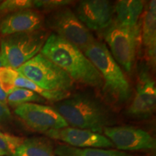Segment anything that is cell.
I'll return each instance as SVG.
<instances>
[{
  "label": "cell",
  "instance_id": "obj_8",
  "mask_svg": "<svg viewBox=\"0 0 156 156\" xmlns=\"http://www.w3.org/2000/svg\"><path fill=\"white\" fill-rule=\"evenodd\" d=\"M15 114L31 129L44 133L69 126L54 107L40 103H28L20 105L15 107Z\"/></svg>",
  "mask_w": 156,
  "mask_h": 156
},
{
  "label": "cell",
  "instance_id": "obj_15",
  "mask_svg": "<svg viewBox=\"0 0 156 156\" xmlns=\"http://www.w3.org/2000/svg\"><path fill=\"white\" fill-rule=\"evenodd\" d=\"M144 8L145 4L141 0H119L114 5V20L125 26H136Z\"/></svg>",
  "mask_w": 156,
  "mask_h": 156
},
{
  "label": "cell",
  "instance_id": "obj_7",
  "mask_svg": "<svg viewBox=\"0 0 156 156\" xmlns=\"http://www.w3.org/2000/svg\"><path fill=\"white\" fill-rule=\"evenodd\" d=\"M44 25L52 34L83 51L96 39L69 7H64L50 12L44 20Z\"/></svg>",
  "mask_w": 156,
  "mask_h": 156
},
{
  "label": "cell",
  "instance_id": "obj_20",
  "mask_svg": "<svg viewBox=\"0 0 156 156\" xmlns=\"http://www.w3.org/2000/svg\"><path fill=\"white\" fill-rule=\"evenodd\" d=\"M24 139L0 131V156H12Z\"/></svg>",
  "mask_w": 156,
  "mask_h": 156
},
{
  "label": "cell",
  "instance_id": "obj_22",
  "mask_svg": "<svg viewBox=\"0 0 156 156\" xmlns=\"http://www.w3.org/2000/svg\"><path fill=\"white\" fill-rule=\"evenodd\" d=\"M72 2H73L69 0H34V6L37 11L50 13L67 7Z\"/></svg>",
  "mask_w": 156,
  "mask_h": 156
},
{
  "label": "cell",
  "instance_id": "obj_27",
  "mask_svg": "<svg viewBox=\"0 0 156 156\" xmlns=\"http://www.w3.org/2000/svg\"><path fill=\"white\" fill-rule=\"evenodd\" d=\"M2 2V1H0V2Z\"/></svg>",
  "mask_w": 156,
  "mask_h": 156
},
{
  "label": "cell",
  "instance_id": "obj_14",
  "mask_svg": "<svg viewBox=\"0 0 156 156\" xmlns=\"http://www.w3.org/2000/svg\"><path fill=\"white\" fill-rule=\"evenodd\" d=\"M142 19V41L146 56L151 65L156 60V1L152 0L146 5Z\"/></svg>",
  "mask_w": 156,
  "mask_h": 156
},
{
  "label": "cell",
  "instance_id": "obj_24",
  "mask_svg": "<svg viewBox=\"0 0 156 156\" xmlns=\"http://www.w3.org/2000/svg\"><path fill=\"white\" fill-rule=\"evenodd\" d=\"M12 119V114L7 105L0 101V125L8 123Z\"/></svg>",
  "mask_w": 156,
  "mask_h": 156
},
{
  "label": "cell",
  "instance_id": "obj_3",
  "mask_svg": "<svg viewBox=\"0 0 156 156\" xmlns=\"http://www.w3.org/2000/svg\"><path fill=\"white\" fill-rule=\"evenodd\" d=\"M83 53L101 74L102 90L106 98L119 105L127 102L132 93L131 85L106 45L95 40Z\"/></svg>",
  "mask_w": 156,
  "mask_h": 156
},
{
  "label": "cell",
  "instance_id": "obj_9",
  "mask_svg": "<svg viewBox=\"0 0 156 156\" xmlns=\"http://www.w3.org/2000/svg\"><path fill=\"white\" fill-rule=\"evenodd\" d=\"M103 133L120 151H150L156 147L155 139L149 132L134 126H108Z\"/></svg>",
  "mask_w": 156,
  "mask_h": 156
},
{
  "label": "cell",
  "instance_id": "obj_21",
  "mask_svg": "<svg viewBox=\"0 0 156 156\" xmlns=\"http://www.w3.org/2000/svg\"><path fill=\"white\" fill-rule=\"evenodd\" d=\"M34 9V0H6L0 2V14L3 16L15 12Z\"/></svg>",
  "mask_w": 156,
  "mask_h": 156
},
{
  "label": "cell",
  "instance_id": "obj_13",
  "mask_svg": "<svg viewBox=\"0 0 156 156\" xmlns=\"http://www.w3.org/2000/svg\"><path fill=\"white\" fill-rule=\"evenodd\" d=\"M44 17L36 9H25L4 15L0 18V35L26 33L43 29Z\"/></svg>",
  "mask_w": 156,
  "mask_h": 156
},
{
  "label": "cell",
  "instance_id": "obj_12",
  "mask_svg": "<svg viewBox=\"0 0 156 156\" xmlns=\"http://www.w3.org/2000/svg\"><path fill=\"white\" fill-rule=\"evenodd\" d=\"M50 139L63 142L67 145L77 148H110L114 147L111 140L102 134L87 129L64 127L45 132Z\"/></svg>",
  "mask_w": 156,
  "mask_h": 156
},
{
  "label": "cell",
  "instance_id": "obj_11",
  "mask_svg": "<svg viewBox=\"0 0 156 156\" xmlns=\"http://www.w3.org/2000/svg\"><path fill=\"white\" fill-rule=\"evenodd\" d=\"M155 82L147 70L142 69L136 81V93L126 114L135 119H147L155 112Z\"/></svg>",
  "mask_w": 156,
  "mask_h": 156
},
{
  "label": "cell",
  "instance_id": "obj_18",
  "mask_svg": "<svg viewBox=\"0 0 156 156\" xmlns=\"http://www.w3.org/2000/svg\"><path fill=\"white\" fill-rule=\"evenodd\" d=\"M14 85L15 87L25 88L34 91L40 96L44 98L46 101L47 100L54 103L64 100V99L69 97V95H71L70 92H67V91L46 90L41 88L40 87L36 85L30 80L27 79L26 77L21 75L20 73H19L17 71L14 78Z\"/></svg>",
  "mask_w": 156,
  "mask_h": 156
},
{
  "label": "cell",
  "instance_id": "obj_10",
  "mask_svg": "<svg viewBox=\"0 0 156 156\" xmlns=\"http://www.w3.org/2000/svg\"><path fill=\"white\" fill-rule=\"evenodd\" d=\"M75 13L89 30H103L114 20V5L106 0H84Z\"/></svg>",
  "mask_w": 156,
  "mask_h": 156
},
{
  "label": "cell",
  "instance_id": "obj_1",
  "mask_svg": "<svg viewBox=\"0 0 156 156\" xmlns=\"http://www.w3.org/2000/svg\"><path fill=\"white\" fill-rule=\"evenodd\" d=\"M56 109L68 125L101 134L114 126L116 118L106 103L87 93H78L54 103Z\"/></svg>",
  "mask_w": 156,
  "mask_h": 156
},
{
  "label": "cell",
  "instance_id": "obj_4",
  "mask_svg": "<svg viewBox=\"0 0 156 156\" xmlns=\"http://www.w3.org/2000/svg\"><path fill=\"white\" fill-rule=\"evenodd\" d=\"M50 34L44 28L2 36L0 53L2 67L17 69L40 53Z\"/></svg>",
  "mask_w": 156,
  "mask_h": 156
},
{
  "label": "cell",
  "instance_id": "obj_16",
  "mask_svg": "<svg viewBox=\"0 0 156 156\" xmlns=\"http://www.w3.org/2000/svg\"><path fill=\"white\" fill-rule=\"evenodd\" d=\"M12 156H57L54 147L46 137L24 139Z\"/></svg>",
  "mask_w": 156,
  "mask_h": 156
},
{
  "label": "cell",
  "instance_id": "obj_5",
  "mask_svg": "<svg viewBox=\"0 0 156 156\" xmlns=\"http://www.w3.org/2000/svg\"><path fill=\"white\" fill-rule=\"evenodd\" d=\"M102 31L113 58L126 73H131L141 36L140 24L129 27L113 20Z\"/></svg>",
  "mask_w": 156,
  "mask_h": 156
},
{
  "label": "cell",
  "instance_id": "obj_2",
  "mask_svg": "<svg viewBox=\"0 0 156 156\" xmlns=\"http://www.w3.org/2000/svg\"><path fill=\"white\" fill-rule=\"evenodd\" d=\"M40 53L64 70L74 82L102 89L101 74L83 51L54 34H51Z\"/></svg>",
  "mask_w": 156,
  "mask_h": 156
},
{
  "label": "cell",
  "instance_id": "obj_25",
  "mask_svg": "<svg viewBox=\"0 0 156 156\" xmlns=\"http://www.w3.org/2000/svg\"><path fill=\"white\" fill-rule=\"evenodd\" d=\"M7 95L5 91L3 90L2 88L1 85H0V101L2 102L5 104L7 105Z\"/></svg>",
  "mask_w": 156,
  "mask_h": 156
},
{
  "label": "cell",
  "instance_id": "obj_26",
  "mask_svg": "<svg viewBox=\"0 0 156 156\" xmlns=\"http://www.w3.org/2000/svg\"><path fill=\"white\" fill-rule=\"evenodd\" d=\"M2 67V58H1V53H0V67Z\"/></svg>",
  "mask_w": 156,
  "mask_h": 156
},
{
  "label": "cell",
  "instance_id": "obj_17",
  "mask_svg": "<svg viewBox=\"0 0 156 156\" xmlns=\"http://www.w3.org/2000/svg\"><path fill=\"white\" fill-rule=\"evenodd\" d=\"M57 156H133L126 152L105 148H77L60 145L54 148Z\"/></svg>",
  "mask_w": 156,
  "mask_h": 156
},
{
  "label": "cell",
  "instance_id": "obj_19",
  "mask_svg": "<svg viewBox=\"0 0 156 156\" xmlns=\"http://www.w3.org/2000/svg\"><path fill=\"white\" fill-rule=\"evenodd\" d=\"M46 100L34 91L25 88L16 87L7 95V103L12 107L28 103H45Z\"/></svg>",
  "mask_w": 156,
  "mask_h": 156
},
{
  "label": "cell",
  "instance_id": "obj_6",
  "mask_svg": "<svg viewBox=\"0 0 156 156\" xmlns=\"http://www.w3.org/2000/svg\"><path fill=\"white\" fill-rule=\"evenodd\" d=\"M16 70L46 90L70 92L75 87V82L64 70L41 53Z\"/></svg>",
  "mask_w": 156,
  "mask_h": 156
},
{
  "label": "cell",
  "instance_id": "obj_23",
  "mask_svg": "<svg viewBox=\"0 0 156 156\" xmlns=\"http://www.w3.org/2000/svg\"><path fill=\"white\" fill-rule=\"evenodd\" d=\"M16 73V69L5 67H0V85L7 95L16 88L14 85V78Z\"/></svg>",
  "mask_w": 156,
  "mask_h": 156
}]
</instances>
